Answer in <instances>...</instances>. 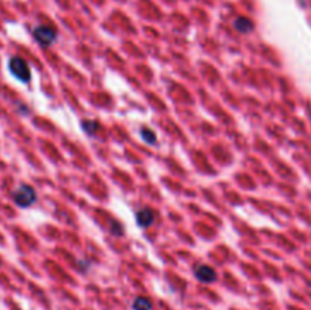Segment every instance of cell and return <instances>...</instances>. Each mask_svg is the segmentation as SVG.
I'll list each match as a JSON object with an SVG mask.
<instances>
[{
	"label": "cell",
	"mask_w": 311,
	"mask_h": 310,
	"mask_svg": "<svg viewBox=\"0 0 311 310\" xmlns=\"http://www.w3.org/2000/svg\"><path fill=\"white\" fill-rule=\"evenodd\" d=\"M34 38H35L43 47H47V46H50V44L55 43V40H56V32H55V29L50 28V26H38V28H35V31H34Z\"/></svg>",
	"instance_id": "3957f363"
},
{
	"label": "cell",
	"mask_w": 311,
	"mask_h": 310,
	"mask_svg": "<svg viewBox=\"0 0 311 310\" xmlns=\"http://www.w3.org/2000/svg\"><path fill=\"white\" fill-rule=\"evenodd\" d=\"M194 275L202 283H214L217 280V272L208 265H199L194 268Z\"/></svg>",
	"instance_id": "277c9868"
},
{
	"label": "cell",
	"mask_w": 311,
	"mask_h": 310,
	"mask_svg": "<svg viewBox=\"0 0 311 310\" xmlns=\"http://www.w3.org/2000/svg\"><path fill=\"white\" fill-rule=\"evenodd\" d=\"M234 26H236V29H237L239 32H242V34H249V32L254 29V23H252L249 19H246V17H239V19L234 22Z\"/></svg>",
	"instance_id": "8992f818"
},
{
	"label": "cell",
	"mask_w": 311,
	"mask_h": 310,
	"mask_svg": "<svg viewBox=\"0 0 311 310\" xmlns=\"http://www.w3.org/2000/svg\"><path fill=\"white\" fill-rule=\"evenodd\" d=\"M97 126H99V125H97L96 122H84V123H82V128H84L88 134H91V135L96 134L94 129H97Z\"/></svg>",
	"instance_id": "9c48e42d"
},
{
	"label": "cell",
	"mask_w": 311,
	"mask_h": 310,
	"mask_svg": "<svg viewBox=\"0 0 311 310\" xmlns=\"http://www.w3.org/2000/svg\"><path fill=\"white\" fill-rule=\"evenodd\" d=\"M152 301L147 296H137L132 302L134 310H152Z\"/></svg>",
	"instance_id": "52a82bcc"
},
{
	"label": "cell",
	"mask_w": 311,
	"mask_h": 310,
	"mask_svg": "<svg viewBox=\"0 0 311 310\" xmlns=\"http://www.w3.org/2000/svg\"><path fill=\"white\" fill-rule=\"evenodd\" d=\"M155 211L150 210V208H141L138 213H137V223L141 226V228H147L150 226L153 222H155Z\"/></svg>",
	"instance_id": "5b68a950"
},
{
	"label": "cell",
	"mask_w": 311,
	"mask_h": 310,
	"mask_svg": "<svg viewBox=\"0 0 311 310\" xmlns=\"http://www.w3.org/2000/svg\"><path fill=\"white\" fill-rule=\"evenodd\" d=\"M10 70L17 78V80H20L22 83H29L31 81V68H29L28 62L23 58H20V56L11 58Z\"/></svg>",
	"instance_id": "7a4b0ae2"
},
{
	"label": "cell",
	"mask_w": 311,
	"mask_h": 310,
	"mask_svg": "<svg viewBox=\"0 0 311 310\" xmlns=\"http://www.w3.org/2000/svg\"><path fill=\"white\" fill-rule=\"evenodd\" d=\"M141 137L146 140V143L147 144H155V141H157V135H155L150 129H147V128H143L141 129Z\"/></svg>",
	"instance_id": "ba28073f"
},
{
	"label": "cell",
	"mask_w": 311,
	"mask_h": 310,
	"mask_svg": "<svg viewBox=\"0 0 311 310\" xmlns=\"http://www.w3.org/2000/svg\"><path fill=\"white\" fill-rule=\"evenodd\" d=\"M13 198H14V201H16V204H17L19 207L26 208V207H31V205L37 201V193H35V190H34L29 184H22V186L14 192Z\"/></svg>",
	"instance_id": "6da1fadb"
}]
</instances>
